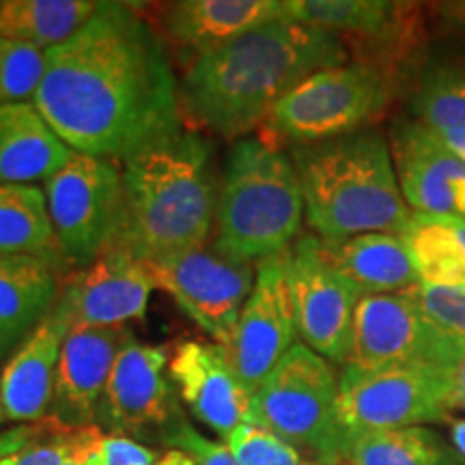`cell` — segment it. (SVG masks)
Returning <instances> with one entry per match:
<instances>
[{"mask_svg": "<svg viewBox=\"0 0 465 465\" xmlns=\"http://www.w3.org/2000/svg\"><path fill=\"white\" fill-rule=\"evenodd\" d=\"M45 61L33 104L75 153L124 162L183 127L171 50L138 5L102 3Z\"/></svg>", "mask_w": 465, "mask_h": 465, "instance_id": "6da1fadb", "label": "cell"}, {"mask_svg": "<svg viewBox=\"0 0 465 465\" xmlns=\"http://www.w3.org/2000/svg\"><path fill=\"white\" fill-rule=\"evenodd\" d=\"M347 63V45L334 33L291 17L267 22L183 69V125L232 144L259 132L272 108L308 75Z\"/></svg>", "mask_w": 465, "mask_h": 465, "instance_id": "7a4b0ae2", "label": "cell"}, {"mask_svg": "<svg viewBox=\"0 0 465 465\" xmlns=\"http://www.w3.org/2000/svg\"><path fill=\"white\" fill-rule=\"evenodd\" d=\"M119 164L124 218L114 248L153 263L212 242L218 182L205 134L183 125Z\"/></svg>", "mask_w": 465, "mask_h": 465, "instance_id": "3957f363", "label": "cell"}, {"mask_svg": "<svg viewBox=\"0 0 465 465\" xmlns=\"http://www.w3.org/2000/svg\"><path fill=\"white\" fill-rule=\"evenodd\" d=\"M304 220L322 240L366 232L403 235L414 212L401 194L391 144L377 127L289 151Z\"/></svg>", "mask_w": 465, "mask_h": 465, "instance_id": "277c9868", "label": "cell"}, {"mask_svg": "<svg viewBox=\"0 0 465 465\" xmlns=\"http://www.w3.org/2000/svg\"><path fill=\"white\" fill-rule=\"evenodd\" d=\"M304 199L289 151L259 136L232 143L218 179L212 243L257 265L298 242Z\"/></svg>", "mask_w": 465, "mask_h": 465, "instance_id": "5b68a950", "label": "cell"}, {"mask_svg": "<svg viewBox=\"0 0 465 465\" xmlns=\"http://www.w3.org/2000/svg\"><path fill=\"white\" fill-rule=\"evenodd\" d=\"M397 80L356 61L322 69L272 108L257 136L272 147L291 151L375 127L391 108Z\"/></svg>", "mask_w": 465, "mask_h": 465, "instance_id": "8992f818", "label": "cell"}, {"mask_svg": "<svg viewBox=\"0 0 465 465\" xmlns=\"http://www.w3.org/2000/svg\"><path fill=\"white\" fill-rule=\"evenodd\" d=\"M252 422L270 429L312 465H342L339 375L295 342L252 397Z\"/></svg>", "mask_w": 465, "mask_h": 465, "instance_id": "52a82bcc", "label": "cell"}, {"mask_svg": "<svg viewBox=\"0 0 465 465\" xmlns=\"http://www.w3.org/2000/svg\"><path fill=\"white\" fill-rule=\"evenodd\" d=\"M455 377L431 366H342L339 422L342 438L450 420Z\"/></svg>", "mask_w": 465, "mask_h": 465, "instance_id": "ba28073f", "label": "cell"}, {"mask_svg": "<svg viewBox=\"0 0 465 465\" xmlns=\"http://www.w3.org/2000/svg\"><path fill=\"white\" fill-rule=\"evenodd\" d=\"M52 226L69 265L84 270L114 248L124 218V174L113 160L74 153L45 182Z\"/></svg>", "mask_w": 465, "mask_h": 465, "instance_id": "9c48e42d", "label": "cell"}, {"mask_svg": "<svg viewBox=\"0 0 465 465\" xmlns=\"http://www.w3.org/2000/svg\"><path fill=\"white\" fill-rule=\"evenodd\" d=\"M463 342L440 330L407 291L364 295L353 315L351 353L345 366H431L455 377Z\"/></svg>", "mask_w": 465, "mask_h": 465, "instance_id": "30bf717a", "label": "cell"}, {"mask_svg": "<svg viewBox=\"0 0 465 465\" xmlns=\"http://www.w3.org/2000/svg\"><path fill=\"white\" fill-rule=\"evenodd\" d=\"M158 289L166 291L213 342L229 347L243 304L254 287L257 265L232 259L212 242L147 263Z\"/></svg>", "mask_w": 465, "mask_h": 465, "instance_id": "8fae6325", "label": "cell"}, {"mask_svg": "<svg viewBox=\"0 0 465 465\" xmlns=\"http://www.w3.org/2000/svg\"><path fill=\"white\" fill-rule=\"evenodd\" d=\"M171 347L130 336L104 388L95 424L102 431L136 441H155L183 416L182 399L168 371Z\"/></svg>", "mask_w": 465, "mask_h": 465, "instance_id": "7c38bea8", "label": "cell"}, {"mask_svg": "<svg viewBox=\"0 0 465 465\" xmlns=\"http://www.w3.org/2000/svg\"><path fill=\"white\" fill-rule=\"evenodd\" d=\"M291 20L342 39L353 61L399 78L422 39L418 5L388 0H287Z\"/></svg>", "mask_w": 465, "mask_h": 465, "instance_id": "4fadbf2b", "label": "cell"}, {"mask_svg": "<svg viewBox=\"0 0 465 465\" xmlns=\"http://www.w3.org/2000/svg\"><path fill=\"white\" fill-rule=\"evenodd\" d=\"M289 287L300 342L330 364L345 366L351 353L353 315L364 295L325 263L312 232H302L291 246Z\"/></svg>", "mask_w": 465, "mask_h": 465, "instance_id": "5bb4252c", "label": "cell"}, {"mask_svg": "<svg viewBox=\"0 0 465 465\" xmlns=\"http://www.w3.org/2000/svg\"><path fill=\"white\" fill-rule=\"evenodd\" d=\"M289 252L291 248L257 263L254 287L243 304L231 345L226 347L250 399L298 342L289 287Z\"/></svg>", "mask_w": 465, "mask_h": 465, "instance_id": "9a60e30c", "label": "cell"}, {"mask_svg": "<svg viewBox=\"0 0 465 465\" xmlns=\"http://www.w3.org/2000/svg\"><path fill=\"white\" fill-rule=\"evenodd\" d=\"M394 171L407 207L420 216L465 220V162L414 119L388 134Z\"/></svg>", "mask_w": 465, "mask_h": 465, "instance_id": "2e32d148", "label": "cell"}, {"mask_svg": "<svg viewBox=\"0 0 465 465\" xmlns=\"http://www.w3.org/2000/svg\"><path fill=\"white\" fill-rule=\"evenodd\" d=\"M158 289L144 261L119 248H110L95 263L65 278L61 302L72 328H119L141 322Z\"/></svg>", "mask_w": 465, "mask_h": 465, "instance_id": "e0dca14e", "label": "cell"}, {"mask_svg": "<svg viewBox=\"0 0 465 465\" xmlns=\"http://www.w3.org/2000/svg\"><path fill=\"white\" fill-rule=\"evenodd\" d=\"M151 25L183 69L267 22L289 17L287 0H179L149 5Z\"/></svg>", "mask_w": 465, "mask_h": 465, "instance_id": "ac0fdd59", "label": "cell"}, {"mask_svg": "<svg viewBox=\"0 0 465 465\" xmlns=\"http://www.w3.org/2000/svg\"><path fill=\"white\" fill-rule=\"evenodd\" d=\"M171 377L179 399L196 420L226 440L243 422H252V399L243 391L226 347L183 339L171 349Z\"/></svg>", "mask_w": 465, "mask_h": 465, "instance_id": "d6986e66", "label": "cell"}, {"mask_svg": "<svg viewBox=\"0 0 465 465\" xmlns=\"http://www.w3.org/2000/svg\"><path fill=\"white\" fill-rule=\"evenodd\" d=\"M132 336L127 325L119 328H72L58 360L50 416L67 429L93 427L104 388Z\"/></svg>", "mask_w": 465, "mask_h": 465, "instance_id": "ffe728a7", "label": "cell"}, {"mask_svg": "<svg viewBox=\"0 0 465 465\" xmlns=\"http://www.w3.org/2000/svg\"><path fill=\"white\" fill-rule=\"evenodd\" d=\"M72 319L58 298L54 311L15 349L0 375V401L7 420L39 422L50 416L61 349Z\"/></svg>", "mask_w": 465, "mask_h": 465, "instance_id": "44dd1931", "label": "cell"}, {"mask_svg": "<svg viewBox=\"0 0 465 465\" xmlns=\"http://www.w3.org/2000/svg\"><path fill=\"white\" fill-rule=\"evenodd\" d=\"M65 274L26 254H0V360L14 356L54 311Z\"/></svg>", "mask_w": 465, "mask_h": 465, "instance_id": "7402d4cb", "label": "cell"}, {"mask_svg": "<svg viewBox=\"0 0 465 465\" xmlns=\"http://www.w3.org/2000/svg\"><path fill=\"white\" fill-rule=\"evenodd\" d=\"M317 240L325 263L362 295L403 293L420 284L414 259L401 235L366 232L345 240Z\"/></svg>", "mask_w": 465, "mask_h": 465, "instance_id": "603a6c76", "label": "cell"}, {"mask_svg": "<svg viewBox=\"0 0 465 465\" xmlns=\"http://www.w3.org/2000/svg\"><path fill=\"white\" fill-rule=\"evenodd\" d=\"M74 153L33 102L0 104V185L48 182Z\"/></svg>", "mask_w": 465, "mask_h": 465, "instance_id": "cb8c5ba5", "label": "cell"}, {"mask_svg": "<svg viewBox=\"0 0 465 465\" xmlns=\"http://www.w3.org/2000/svg\"><path fill=\"white\" fill-rule=\"evenodd\" d=\"M0 254H26L69 276V261L52 226L39 185H0Z\"/></svg>", "mask_w": 465, "mask_h": 465, "instance_id": "d4e9b609", "label": "cell"}, {"mask_svg": "<svg viewBox=\"0 0 465 465\" xmlns=\"http://www.w3.org/2000/svg\"><path fill=\"white\" fill-rule=\"evenodd\" d=\"M100 7V0H0V37L48 52L69 42Z\"/></svg>", "mask_w": 465, "mask_h": 465, "instance_id": "484cf974", "label": "cell"}, {"mask_svg": "<svg viewBox=\"0 0 465 465\" xmlns=\"http://www.w3.org/2000/svg\"><path fill=\"white\" fill-rule=\"evenodd\" d=\"M342 463L347 465H465L433 429L405 427L391 431L353 433L342 438Z\"/></svg>", "mask_w": 465, "mask_h": 465, "instance_id": "4316f807", "label": "cell"}, {"mask_svg": "<svg viewBox=\"0 0 465 465\" xmlns=\"http://www.w3.org/2000/svg\"><path fill=\"white\" fill-rule=\"evenodd\" d=\"M424 284L465 287V220L414 213L403 232Z\"/></svg>", "mask_w": 465, "mask_h": 465, "instance_id": "83f0119b", "label": "cell"}, {"mask_svg": "<svg viewBox=\"0 0 465 465\" xmlns=\"http://www.w3.org/2000/svg\"><path fill=\"white\" fill-rule=\"evenodd\" d=\"M411 119L435 134L465 130V65L429 67L411 97Z\"/></svg>", "mask_w": 465, "mask_h": 465, "instance_id": "f1b7e54d", "label": "cell"}, {"mask_svg": "<svg viewBox=\"0 0 465 465\" xmlns=\"http://www.w3.org/2000/svg\"><path fill=\"white\" fill-rule=\"evenodd\" d=\"M69 450L84 465H160L164 450H155L124 435L102 431L97 424L74 429Z\"/></svg>", "mask_w": 465, "mask_h": 465, "instance_id": "f546056e", "label": "cell"}, {"mask_svg": "<svg viewBox=\"0 0 465 465\" xmlns=\"http://www.w3.org/2000/svg\"><path fill=\"white\" fill-rule=\"evenodd\" d=\"M45 63L44 50L0 37V104L33 102Z\"/></svg>", "mask_w": 465, "mask_h": 465, "instance_id": "4dcf8cb0", "label": "cell"}, {"mask_svg": "<svg viewBox=\"0 0 465 465\" xmlns=\"http://www.w3.org/2000/svg\"><path fill=\"white\" fill-rule=\"evenodd\" d=\"M240 465H312L270 429L243 422L224 440Z\"/></svg>", "mask_w": 465, "mask_h": 465, "instance_id": "1f68e13d", "label": "cell"}, {"mask_svg": "<svg viewBox=\"0 0 465 465\" xmlns=\"http://www.w3.org/2000/svg\"><path fill=\"white\" fill-rule=\"evenodd\" d=\"M74 429L48 416L31 422V431L20 446L0 457V465H63L72 446Z\"/></svg>", "mask_w": 465, "mask_h": 465, "instance_id": "d6a6232c", "label": "cell"}, {"mask_svg": "<svg viewBox=\"0 0 465 465\" xmlns=\"http://www.w3.org/2000/svg\"><path fill=\"white\" fill-rule=\"evenodd\" d=\"M407 293L440 330L465 345V287L420 282Z\"/></svg>", "mask_w": 465, "mask_h": 465, "instance_id": "836d02e7", "label": "cell"}, {"mask_svg": "<svg viewBox=\"0 0 465 465\" xmlns=\"http://www.w3.org/2000/svg\"><path fill=\"white\" fill-rule=\"evenodd\" d=\"M155 444L164 446L166 450L177 449L188 452L196 465H240L229 450V446L209 440L196 431L194 424L185 418V414L164 429L155 440Z\"/></svg>", "mask_w": 465, "mask_h": 465, "instance_id": "e575fe53", "label": "cell"}, {"mask_svg": "<svg viewBox=\"0 0 465 465\" xmlns=\"http://www.w3.org/2000/svg\"><path fill=\"white\" fill-rule=\"evenodd\" d=\"M452 410H465V349L455 371V383H452Z\"/></svg>", "mask_w": 465, "mask_h": 465, "instance_id": "d590c367", "label": "cell"}, {"mask_svg": "<svg viewBox=\"0 0 465 465\" xmlns=\"http://www.w3.org/2000/svg\"><path fill=\"white\" fill-rule=\"evenodd\" d=\"M435 136H438L440 141L444 143L446 147H449L452 153L457 155V158H461L465 162V130H461V132H441V134H435Z\"/></svg>", "mask_w": 465, "mask_h": 465, "instance_id": "8d00e7d4", "label": "cell"}, {"mask_svg": "<svg viewBox=\"0 0 465 465\" xmlns=\"http://www.w3.org/2000/svg\"><path fill=\"white\" fill-rule=\"evenodd\" d=\"M450 444L465 463V420L463 418H459V420H450Z\"/></svg>", "mask_w": 465, "mask_h": 465, "instance_id": "74e56055", "label": "cell"}, {"mask_svg": "<svg viewBox=\"0 0 465 465\" xmlns=\"http://www.w3.org/2000/svg\"><path fill=\"white\" fill-rule=\"evenodd\" d=\"M63 465H84V463H83V461H80V459H78V457H75L72 450H69V455H67V459H65V463H63Z\"/></svg>", "mask_w": 465, "mask_h": 465, "instance_id": "f35d334b", "label": "cell"}, {"mask_svg": "<svg viewBox=\"0 0 465 465\" xmlns=\"http://www.w3.org/2000/svg\"><path fill=\"white\" fill-rule=\"evenodd\" d=\"M7 420V416H5V410H3V401H0V424Z\"/></svg>", "mask_w": 465, "mask_h": 465, "instance_id": "ab89813d", "label": "cell"}, {"mask_svg": "<svg viewBox=\"0 0 465 465\" xmlns=\"http://www.w3.org/2000/svg\"><path fill=\"white\" fill-rule=\"evenodd\" d=\"M342 465H347V463H342Z\"/></svg>", "mask_w": 465, "mask_h": 465, "instance_id": "60d3db41", "label": "cell"}, {"mask_svg": "<svg viewBox=\"0 0 465 465\" xmlns=\"http://www.w3.org/2000/svg\"><path fill=\"white\" fill-rule=\"evenodd\" d=\"M463 9H465V7H463Z\"/></svg>", "mask_w": 465, "mask_h": 465, "instance_id": "b9f144b4", "label": "cell"}]
</instances>
